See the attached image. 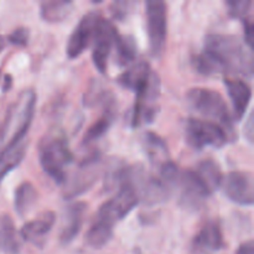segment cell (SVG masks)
Listing matches in <instances>:
<instances>
[{
	"instance_id": "obj_1",
	"label": "cell",
	"mask_w": 254,
	"mask_h": 254,
	"mask_svg": "<svg viewBox=\"0 0 254 254\" xmlns=\"http://www.w3.org/2000/svg\"><path fill=\"white\" fill-rule=\"evenodd\" d=\"M193 67L200 73L211 76L220 73L252 77L253 57L245 44L233 35L210 34L205 39V49L192 57Z\"/></svg>"
},
{
	"instance_id": "obj_2",
	"label": "cell",
	"mask_w": 254,
	"mask_h": 254,
	"mask_svg": "<svg viewBox=\"0 0 254 254\" xmlns=\"http://www.w3.org/2000/svg\"><path fill=\"white\" fill-rule=\"evenodd\" d=\"M186 101L193 111L222 127L228 138H235L232 114L222 94L208 88H191L186 94Z\"/></svg>"
},
{
	"instance_id": "obj_3",
	"label": "cell",
	"mask_w": 254,
	"mask_h": 254,
	"mask_svg": "<svg viewBox=\"0 0 254 254\" xmlns=\"http://www.w3.org/2000/svg\"><path fill=\"white\" fill-rule=\"evenodd\" d=\"M40 164L45 173L56 184H66V168L73 161V154L62 135L44 139L39 151Z\"/></svg>"
},
{
	"instance_id": "obj_4",
	"label": "cell",
	"mask_w": 254,
	"mask_h": 254,
	"mask_svg": "<svg viewBox=\"0 0 254 254\" xmlns=\"http://www.w3.org/2000/svg\"><path fill=\"white\" fill-rule=\"evenodd\" d=\"M145 7L150 55L153 57H160L168 39V5L161 0H148Z\"/></svg>"
},
{
	"instance_id": "obj_5",
	"label": "cell",
	"mask_w": 254,
	"mask_h": 254,
	"mask_svg": "<svg viewBox=\"0 0 254 254\" xmlns=\"http://www.w3.org/2000/svg\"><path fill=\"white\" fill-rule=\"evenodd\" d=\"M185 138L189 145L197 150H201L206 146L220 149L230 140L225 129L215 122L195 118L186 121Z\"/></svg>"
},
{
	"instance_id": "obj_6",
	"label": "cell",
	"mask_w": 254,
	"mask_h": 254,
	"mask_svg": "<svg viewBox=\"0 0 254 254\" xmlns=\"http://www.w3.org/2000/svg\"><path fill=\"white\" fill-rule=\"evenodd\" d=\"M118 36L119 34L116 26L109 20L101 16L97 24L93 39V50H92V60L99 73L104 74L108 71L109 56Z\"/></svg>"
},
{
	"instance_id": "obj_7",
	"label": "cell",
	"mask_w": 254,
	"mask_h": 254,
	"mask_svg": "<svg viewBox=\"0 0 254 254\" xmlns=\"http://www.w3.org/2000/svg\"><path fill=\"white\" fill-rule=\"evenodd\" d=\"M32 122H26L21 124L12 133L11 139L4 149L0 151V185L4 179L21 164L27 150L26 135L31 127Z\"/></svg>"
},
{
	"instance_id": "obj_8",
	"label": "cell",
	"mask_w": 254,
	"mask_h": 254,
	"mask_svg": "<svg viewBox=\"0 0 254 254\" xmlns=\"http://www.w3.org/2000/svg\"><path fill=\"white\" fill-rule=\"evenodd\" d=\"M220 189L228 200L241 206H252L254 203V183L252 173L231 171L223 175Z\"/></svg>"
},
{
	"instance_id": "obj_9",
	"label": "cell",
	"mask_w": 254,
	"mask_h": 254,
	"mask_svg": "<svg viewBox=\"0 0 254 254\" xmlns=\"http://www.w3.org/2000/svg\"><path fill=\"white\" fill-rule=\"evenodd\" d=\"M176 186L180 188V203L191 210H198L212 193L195 170L189 169L180 171Z\"/></svg>"
},
{
	"instance_id": "obj_10",
	"label": "cell",
	"mask_w": 254,
	"mask_h": 254,
	"mask_svg": "<svg viewBox=\"0 0 254 254\" xmlns=\"http://www.w3.org/2000/svg\"><path fill=\"white\" fill-rule=\"evenodd\" d=\"M102 15L97 11H91L84 15L79 20L78 25L74 27L73 32L69 36L66 46V52L68 59H77L81 56L87 47L93 42L94 34H96L97 24Z\"/></svg>"
},
{
	"instance_id": "obj_11",
	"label": "cell",
	"mask_w": 254,
	"mask_h": 254,
	"mask_svg": "<svg viewBox=\"0 0 254 254\" xmlns=\"http://www.w3.org/2000/svg\"><path fill=\"white\" fill-rule=\"evenodd\" d=\"M99 160H101V156H99L98 153H96L89 156V158H87L81 164L78 173L74 174L71 181L67 184L66 190H64V197L68 198V200L77 197V196L88 191L93 186V184L98 179Z\"/></svg>"
},
{
	"instance_id": "obj_12",
	"label": "cell",
	"mask_w": 254,
	"mask_h": 254,
	"mask_svg": "<svg viewBox=\"0 0 254 254\" xmlns=\"http://www.w3.org/2000/svg\"><path fill=\"white\" fill-rule=\"evenodd\" d=\"M155 74L156 72L151 69L150 64L148 62L139 61L135 62L130 68L124 71L117 78V82L123 88L133 91L135 92V94H138L149 86V83H150Z\"/></svg>"
},
{
	"instance_id": "obj_13",
	"label": "cell",
	"mask_w": 254,
	"mask_h": 254,
	"mask_svg": "<svg viewBox=\"0 0 254 254\" xmlns=\"http://www.w3.org/2000/svg\"><path fill=\"white\" fill-rule=\"evenodd\" d=\"M225 247V238L217 221H208L193 237L192 248L196 253L218 252Z\"/></svg>"
},
{
	"instance_id": "obj_14",
	"label": "cell",
	"mask_w": 254,
	"mask_h": 254,
	"mask_svg": "<svg viewBox=\"0 0 254 254\" xmlns=\"http://www.w3.org/2000/svg\"><path fill=\"white\" fill-rule=\"evenodd\" d=\"M55 222H56V215L54 211H45L37 218L25 223L20 231V235L26 242L37 247H42L45 238L51 232Z\"/></svg>"
},
{
	"instance_id": "obj_15",
	"label": "cell",
	"mask_w": 254,
	"mask_h": 254,
	"mask_svg": "<svg viewBox=\"0 0 254 254\" xmlns=\"http://www.w3.org/2000/svg\"><path fill=\"white\" fill-rule=\"evenodd\" d=\"M223 82L232 102L233 117H236L237 121H241L245 117L246 111L252 99L251 86L246 81L238 78H225Z\"/></svg>"
},
{
	"instance_id": "obj_16",
	"label": "cell",
	"mask_w": 254,
	"mask_h": 254,
	"mask_svg": "<svg viewBox=\"0 0 254 254\" xmlns=\"http://www.w3.org/2000/svg\"><path fill=\"white\" fill-rule=\"evenodd\" d=\"M87 212V203L78 201L67 207L64 213V226H62L60 240L64 245H69L81 232L83 226L84 215Z\"/></svg>"
},
{
	"instance_id": "obj_17",
	"label": "cell",
	"mask_w": 254,
	"mask_h": 254,
	"mask_svg": "<svg viewBox=\"0 0 254 254\" xmlns=\"http://www.w3.org/2000/svg\"><path fill=\"white\" fill-rule=\"evenodd\" d=\"M117 118V107L116 103L109 104V106L104 107V112L102 114L101 118L97 122H94L88 129H87L86 134L83 136V144H91L93 141L99 140L107 131L111 129L112 124L114 123Z\"/></svg>"
},
{
	"instance_id": "obj_18",
	"label": "cell",
	"mask_w": 254,
	"mask_h": 254,
	"mask_svg": "<svg viewBox=\"0 0 254 254\" xmlns=\"http://www.w3.org/2000/svg\"><path fill=\"white\" fill-rule=\"evenodd\" d=\"M73 2L68 0H47L40 5V16L46 22H61L71 15Z\"/></svg>"
},
{
	"instance_id": "obj_19",
	"label": "cell",
	"mask_w": 254,
	"mask_h": 254,
	"mask_svg": "<svg viewBox=\"0 0 254 254\" xmlns=\"http://www.w3.org/2000/svg\"><path fill=\"white\" fill-rule=\"evenodd\" d=\"M0 252L19 254L20 242L14 222L7 215H0Z\"/></svg>"
},
{
	"instance_id": "obj_20",
	"label": "cell",
	"mask_w": 254,
	"mask_h": 254,
	"mask_svg": "<svg viewBox=\"0 0 254 254\" xmlns=\"http://www.w3.org/2000/svg\"><path fill=\"white\" fill-rule=\"evenodd\" d=\"M144 148H145L146 154L153 164L159 166H163L164 164L170 161L169 158V150L166 143L161 136H159L153 131H146L144 134Z\"/></svg>"
},
{
	"instance_id": "obj_21",
	"label": "cell",
	"mask_w": 254,
	"mask_h": 254,
	"mask_svg": "<svg viewBox=\"0 0 254 254\" xmlns=\"http://www.w3.org/2000/svg\"><path fill=\"white\" fill-rule=\"evenodd\" d=\"M37 200L36 188L29 181L19 185L14 193V208L20 217L26 215Z\"/></svg>"
},
{
	"instance_id": "obj_22",
	"label": "cell",
	"mask_w": 254,
	"mask_h": 254,
	"mask_svg": "<svg viewBox=\"0 0 254 254\" xmlns=\"http://www.w3.org/2000/svg\"><path fill=\"white\" fill-rule=\"evenodd\" d=\"M198 178L203 181L208 190L213 192L215 190L220 189L221 181H222L223 174L220 165L212 159H206L198 164L197 169L195 170Z\"/></svg>"
},
{
	"instance_id": "obj_23",
	"label": "cell",
	"mask_w": 254,
	"mask_h": 254,
	"mask_svg": "<svg viewBox=\"0 0 254 254\" xmlns=\"http://www.w3.org/2000/svg\"><path fill=\"white\" fill-rule=\"evenodd\" d=\"M114 47L117 50V62L119 66H128L135 61L138 50H136V42L133 36L119 35Z\"/></svg>"
},
{
	"instance_id": "obj_24",
	"label": "cell",
	"mask_w": 254,
	"mask_h": 254,
	"mask_svg": "<svg viewBox=\"0 0 254 254\" xmlns=\"http://www.w3.org/2000/svg\"><path fill=\"white\" fill-rule=\"evenodd\" d=\"M113 227H109V226L94 220L86 235V242L89 247L94 248V250H101L104 246L108 245L109 241L113 237Z\"/></svg>"
},
{
	"instance_id": "obj_25",
	"label": "cell",
	"mask_w": 254,
	"mask_h": 254,
	"mask_svg": "<svg viewBox=\"0 0 254 254\" xmlns=\"http://www.w3.org/2000/svg\"><path fill=\"white\" fill-rule=\"evenodd\" d=\"M228 12L232 17L240 19L241 21L250 17L251 10H252V0H228L227 2Z\"/></svg>"
},
{
	"instance_id": "obj_26",
	"label": "cell",
	"mask_w": 254,
	"mask_h": 254,
	"mask_svg": "<svg viewBox=\"0 0 254 254\" xmlns=\"http://www.w3.org/2000/svg\"><path fill=\"white\" fill-rule=\"evenodd\" d=\"M30 40V31L26 27H17L15 29L11 34L7 36L6 41H9L10 44L16 45V46L25 47L27 46Z\"/></svg>"
},
{
	"instance_id": "obj_27",
	"label": "cell",
	"mask_w": 254,
	"mask_h": 254,
	"mask_svg": "<svg viewBox=\"0 0 254 254\" xmlns=\"http://www.w3.org/2000/svg\"><path fill=\"white\" fill-rule=\"evenodd\" d=\"M133 1H114L111 5V12L114 19L123 21L127 16L131 12Z\"/></svg>"
},
{
	"instance_id": "obj_28",
	"label": "cell",
	"mask_w": 254,
	"mask_h": 254,
	"mask_svg": "<svg viewBox=\"0 0 254 254\" xmlns=\"http://www.w3.org/2000/svg\"><path fill=\"white\" fill-rule=\"evenodd\" d=\"M243 30H245V42L248 45L250 49H253V41H254V25L251 17L242 20Z\"/></svg>"
},
{
	"instance_id": "obj_29",
	"label": "cell",
	"mask_w": 254,
	"mask_h": 254,
	"mask_svg": "<svg viewBox=\"0 0 254 254\" xmlns=\"http://www.w3.org/2000/svg\"><path fill=\"white\" fill-rule=\"evenodd\" d=\"M253 113H251L248 116L247 119V123L245 126V136L247 138V140L250 143H253V138H254V126H253Z\"/></svg>"
},
{
	"instance_id": "obj_30",
	"label": "cell",
	"mask_w": 254,
	"mask_h": 254,
	"mask_svg": "<svg viewBox=\"0 0 254 254\" xmlns=\"http://www.w3.org/2000/svg\"><path fill=\"white\" fill-rule=\"evenodd\" d=\"M236 254H254V242L252 240L247 241V242L242 243L238 247L237 253Z\"/></svg>"
},
{
	"instance_id": "obj_31",
	"label": "cell",
	"mask_w": 254,
	"mask_h": 254,
	"mask_svg": "<svg viewBox=\"0 0 254 254\" xmlns=\"http://www.w3.org/2000/svg\"><path fill=\"white\" fill-rule=\"evenodd\" d=\"M11 83H12V78L10 74H6L4 78V86H2V91H9L10 87H11Z\"/></svg>"
},
{
	"instance_id": "obj_32",
	"label": "cell",
	"mask_w": 254,
	"mask_h": 254,
	"mask_svg": "<svg viewBox=\"0 0 254 254\" xmlns=\"http://www.w3.org/2000/svg\"><path fill=\"white\" fill-rule=\"evenodd\" d=\"M6 39H5L4 36H0V54L2 52V50L5 49V46H6Z\"/></svg>"
},
{
	"instance_id": "obj_33",
	"label": "cell",
	"mask_w": 254,
	"mask_h": 254,
	"mask_svg": "<svg viewBox=\"0 0 254 254\" xmlns=\"http://www.w3.org/2000/svg\"><path fill=\"white\" fill-rule=\"evenodd\" d=\"M0 79H1V71H0Z\"/></svg>"
}]
</instances>
